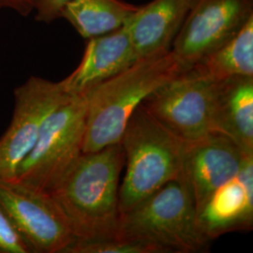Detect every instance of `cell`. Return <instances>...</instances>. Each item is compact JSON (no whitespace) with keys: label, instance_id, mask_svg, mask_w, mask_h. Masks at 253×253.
<instances>
[{"label":"cell","instance_id":"cell-1","mask_svg":"<svg viewBox=\"0 0 253 253\" xmlns=\"http://www.w3.org/2000/svg\"><path fill=\"white\" fill-rule=\"evenodd\" d=\"M125 164L120 143L83 153L49 195L75 240L117 235L120 230L119 180Z\"/></svg>","mask_w":253,"mask_h":253},{"label":"cell","instance_id":"cell-2","mask_svg":"<svg viewBox=\"0 0 253 253\" xmlns=\"http://www.w3.org/2000/svg\"><path fill=\"white\" fill-rule=\"evenodd\" d=\"M186 70L170 50L137 60L89 91L85 95L83 153L96 152L119 143L136 109L154 91Z\"/></svg>","mask_w":253,"mask_h":253},{"label":"cell","instance_id":"cell-3","mask_svg":"<svg viewBox=\"0 0 253 253\" xmlns=\"http://www.w3.org/2000/svg\"><path fill=\"white\" fill-rule=\"evenodd\" d=\"M119 143L126 167L119 186L121 215L165 184L184 178L187 144L172 135L141 105L128 119Z\"/></svg>","mask_w":253,"mask_h":253},{"label":"cell","instance_id":"cell-4","mask_svg":"<svg viewBox=\"0 0 253 253\" xmlns=\"http://www.w3.org/2000/svg\"><path fill=\"white\" fill-rule=\"evenodd\" d=\"M119 232L156 245L163 253L206 252L212 241L200 228L185 178L165 184L122 214Z\"/></svg>","mask_w":253,"mask_h":253},{"label":"cell","instance_id":"cell-5","mask_svg":"<svg viewBox=\"0 0 253 253\" xmlns=\"http://www.w3.org/2000/svg\"><path fill=\"white\" fill-rule=\"evenodd\" d=\"M86 97L71 96L47 118L13 180L49 194L83 154Z\"/></svg>","mask_w":253,"mask_h":253},{"label":"cell","instance_id":"cell-6","mask_svg":"<svg viewBox=\"0 0 253 253\" xmlns=\"http://www.w3.org/2000/svg\"><path fill=\"white\" fill-rule=\"evenodd\" d=\"M217 82L190 68L154 91L141 106L182 142L215 132Z\"/></svg>","mask_w":253,"mask_h":253},{"label":"cell","instance_id":"cell-7","mask_svg":"<svg viewBox=\"0 0 253 253\" xmlns=\"http://www.w3.org/2000/svg\"><path fill=\"white\" fill-rule=\"evenodd\" d=\"M0 208L28 253H65L76 239L49 194L17 181H0Z\"/></svg>","mask_w":253,"mask_h":253},{"label":"cell","instance_id":"cell-8","mask_svg":"<svg viewBox=\"0 0 253 253\" xmlns=\"http://www.w3.org/2000/svg\"><path fill=\"white\" fill-rule=\"evenodd\" d=\"M13 94L12 118L0 137V181L14 178L20 164L36 144L47 118L71 97L60 82L37 76L29 77Z\"/></svg>","mask_w":253,"mask_h":253},{"label":"cell","instance_id":"cell-9","mask_svg":"<svg viewBox=\"0 0 253 253\" xmlns=\"http://www.w3.org/2000/svg\"><path fill=\"white\" fill-rule=\"evenodd\" d=\"M252 17L253 0H193L171 50L190 69L235 36Z\"/></svg>","mask_w":253,"mask_h":253},{"label":"cell","instance_id":"cell-10","mask_svg":"<svg viewBox=\"0 0 253 253\" xmlns=\"http://www.w3.org/2000/svg\"><path fill=\"white\" fill-rule=\"evenodd\" d=\"M245 154L230 138L211 133L186 145L184 178L190 187L196 212L223 184L241 169Z\"/></svg>","mask_w":253,"mask_h":253},{"label":"cell","instance_id":"cell-11","mask_svg":"<svg viewBox=\"0 0 253 253\" xmlns=\"http://www.w3.org/2000/svg\"><path fill=\"white\" fill-rule=\"evenodd\" d=\"M137 60L139 59L126 28L120 27L107 34L88 39L79 66L60 84L71 96H85Z\"/></svg>","mask_w":253,"mask_h":253},{"label":"cell","instance_id":"cell-12","mask_svg":"<svg viewBox=\"0 0 253 253\" xmlns=\"http://www.w3.org/2000/svg\"><path fill=\"white\" fill-rule=\"evenodd\" d=\"M202 231L210 240L253 223V156L246 158L238 173L219 187L197 213Z\"/></svg>","mask_w":253,"mask_h":253},{"label":"cell","instance_id":"cell-13","mask_svg":"<svg viewBox=\"0 0 253 253\" xmlns=\"http://www.w3.org/2000/svg\"><path fill=\"white\" fill-rule=\"evenodd\" d=\"M193 0H152L139 6L123 27L138 59L168 52Z\"/></svg>","mask_w":253,"mask_h":253},{"label":"cell","instance_id":"cell-14","mask_svg":"<svg viewBox=\"0 0 253 253\" xmlns=\"http://www.w3.org/2000/svg\"><path fill=\"white\" fill-rule=\"evenodd\" d=\"M215 132L230 138L247 155H253V76L217 82Z\"/></svg>","mask_w":253,"mask_h":253},{"label":"cell","instance_id":"cell-15","mask_svg":"<svg viewBox=\"0 0 253 253\" xmlns=\"http://www.w3.org/2000/svg\"><path fill=\"white\" fill-rule=\"evenodd\" d=\"M138 7L122 0H71L62 17L88 40L123 27Z\"/></svg>","mask_w":253,"mask_h":253},{"label":"cell","instance_id":"cell-16","mask_svg":"<svg viewBox=\"0 0 253 253\" xmlns=\"http://www.w3.org/2000/svg\"><path fill=\"white\" fill-rule=\"evenodd\" d=\"M190 68L217 82L253 76V17L235 36Z\"/></svg>","mask_w":253,"mask_h":253},{"label":"cell","instance_id":"cell-17","mask_svg":"<svg viewBox=\"0 0 253 253\" xmlns=\"http://www.w3.org/2000/svg\"><path fill=\"white\" fill-rule=\"evenodd\" d=\"M65 253H163L156 245L132 236L118 234L93 240H75Z\"/></svg>","mask_w":253,"mask_h":253},{"label":"cell","instance_id":"cell-18","mask_svg":"<svg viewBox=\"0 0 253 253\" xmlns=\"http://www.w3.org/2000/svg\"><path fill=\"white\" fill-rule=\"evenodd\" d=\"M0 253H28L0 208Z\"/></svg>","mask_w":253,"mask_h":253},{"label":"cell","instance_id":"cell-19","mask_svg":"<svg viewBox=\"0 0 253 253\" xmlns=\"http://www.w3.org/2000/svg\"><path fill=\"white\" fill-rule=\"evenodd\" d=\"M71 0H37L35 9L36 20L42 23H51L62 17V12Z\"/></svg>","mask_w":253,"mask_h":253},{"label":"cell","instance_id":"cell-20","mask_svg":"<svg viewBox=\"0 0 253 253\" xmlns=\"http://www.w3.org/2000/svg\"><path fill=\"white\" fill-rule=\"evenodd\" d=\"M37 0H0V9H9L27 16L35 9Z\"/></svg>","mask_w":253,"mask_h":253}]
</instances>
